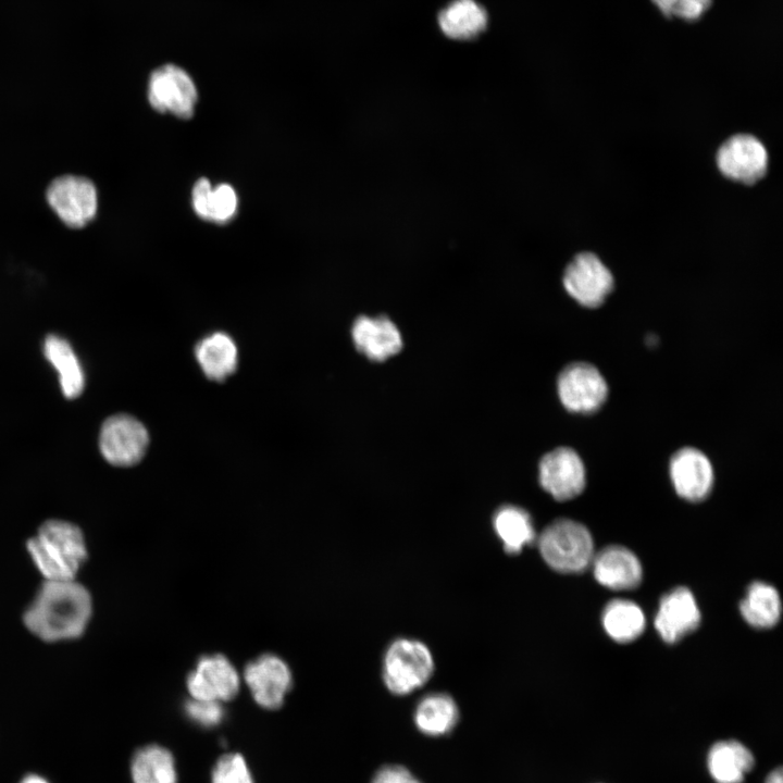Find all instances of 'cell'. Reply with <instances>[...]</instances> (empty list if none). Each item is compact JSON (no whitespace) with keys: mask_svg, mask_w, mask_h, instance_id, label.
I'll list each match as a JSON object with an SVG mask.
<instances>
[{"mask_svg":"<svg viewBox=\"0 0 783 783\" xmlns=\"http://www.w3.org/2000/svg\"><path fill=\"white\" fill-rule=\"evenodd\" d=\"M92 597L75 580L47 581L37 589L23 613L25 627L46 643L76 639L92 616Z\"/></svg>","mask_w":783,"mask_h":783,"instance_id":"6da1fadb","label":"cell"},{"mask_svg":"<svg viewBox=\"0 0 783 783\" xmlns=\"http://www.w3.org/2000/svg\"><path fill=\"white\" fill-rule=\"evenodd\" d=\"M26 551L47 581L75 580L88 551L80 527L70 521H45L26 542Z\"/></svg>","mask_w":783,"mask_h":783,"instance_id":"7a4b0ae2","label":"cell"},{"mask_svg":"<svg viewBox=\"0 0 783 783\" xmlns=\"http://www.w3.org/2000/svg\"><path fill=\"white\" fill-rule=\"evenodd\" d=\"M538 547L546 563L562 573L585 570L594 557L591 533L583 524L569 519H559L544 529Z\"/></svg>","mask_w":783,"mask_h":783,"instance_id":"3957f363","label":"cell"},{"mask_svg":"<svg viewBox=\"0 0 783 783\" xmlns=\"http://www.w3.org/2000/svg\"><path fill=\"white\" fill-rule=\"evenodd\" d=\"M433 671L432 654L419 641L399 638L386 650L383 680L386 687L396 695H407L423 686Z\"/></svg>","mask_w":783,"mask_h":783,"instance_id":"277c9868","label":"cell"},{"mask_svg":"<svg viewBox=\"0 0 783 783\" xmlns=\"http://www.w3.org/2000/svg\"><path fill=\"white\" fill-rule=\"evenodd\" d=\"M45 197L53 213L70 228L85 227L97 215L98 191L86 176L60 175L49 183Z\"/></svg>","mask_w":783,"mask_h":783,"instance_id":"5b68a950","label":"cell"},{"mask_svg":"<svg viewBox=\"0 0 783 783\" xmlns=\"http://www.w3.org/2000/svg\"><path fill=\"white\" fill-rule=\"evenodd\" d=\"M197 98L196 84L183 67L166 63L151 72L148 101L156 111L189 119L194 114Z\"/></svg>","mask_w":783,"mask_h":783,"instance_id":"8992f818","label":"cell"},{"mask_svg":"<svg viewBox=\"0 0 783 783\" xmlns=\"http://www.w3.org/2000/svg\"><path fill=\"white\" fill-rule=\"evenodd\" d=\"M149 435L144 424L128 414L108 418L100 430L99 448L103 458L116 467L138 463L146 453Z\"/></svg>","mask_w":783,"mask_h":783,"instance_id":"52a82bcc","label":"cell"},{"mask_svg":"<svg viewBox=\"0 0 783 783\" xmlns=\"http://www.w3.org/2000/svg\"><path fill=\"white\" fill-rule=\"evenodd\" d=\"M567 293L580 304L599 307L613 289V276L593 252H582L567 265L563 277Z\"/></svg>","mask_w":783,"mask_h":783,"instance_id":"ba28073f","label":"cell"},{"mask_svg":"<svg viewBox=\"0 0 783 783\" xmlns=\"http://www.w3.org/2000/svg\"><path fill=\"white\" fill-rule=\"evenodd\" d=\"M557 388L562 405L579 413L596 411L608 395L604 376L593 364L586 362L567 365L558 376Z\"/></svg>","mask_w":783,"mask_h":783,"instance_id":"9c48e42d","label":"cell"},{"mask_svg":"<svg viewBox=\"0 0 783 783\" xmlns=\"http://www.w3.org/2000/svg\"><path fill=\"white\" fill-rule=\"evenodd\" d=\"M716 161L725 177L751 185L765 176L768 153L763 144L755 136L736 134L721 145Z\"/></svg>","mask_w":783,"mask_h":783,"instance_id":"30bf717a","label":"cell"},{"mask_svg":"<svg viewBox=\"0 0 783 783\" xmlns=\"http://www.w3.org/2000/svg\"><path fill=\"white\" fill-rule=\"evenodd\" d=\"M539 483L557 500L576 497L585 487V468L571 448L559 447L539 461Z\"/></svg>","mask_w":783,"mask_h":783,"instance_id":"8fae6325","label":"cell"},{"mask_svg":"<svg viewBox=\"0 0 783 783\" xmlns=\"http://www.w3.org/2000/svg\"><path fill=\"white\" fill-rule=\"evenodd\" d=\"M240 687L236 669L222 655L202 657L187 678V689L191 698L209 701L233 699Z\"/></svg>","mask_w":783,"mask_h":783,"instance_id":"7c38bea8","label":"cell"},{"mask_svg":"<svg viewBox=\"0 0 783 783\" xmlns=\"http://www.w3.org/2000/svg\"><path fill=\"white\" fill-rule=\"evenodd\" d=\"M244 678L254 701L264 709H277L291 687L288 666L274 655H263L247 664Z\"/></svg>","mask_w":783,"mask_h":783,"instance_id":"4fadbf2b","label":"cell"},{"mask_svg":"<svg viewBox=\"0 0 783 783\" xmlns=\"http://www.w3.org/2000/svg\"><path fill=\"white\" fill-rule=\"evenodd\" d=\"M670 476L678 495L689 501L705 499L713 485L712 465L696 448H682L672 456Z\"/></svg>","mask_w":783,"mask_h":783,"instance_id":"5bb4252c","label":"cell"},{"mask_svg":"<svg viewBox=\"0 0 783 783\" xmlns=\"http://www.w3.org/2000/svg\"><path fill=\"white\" fill-rule=\"evenodd\" d=\"M700 621L696 600L686 587H676L660 601L655 627L667 643H675L694 631Z\"/></svg>","mask_w":783,"mask_h":783,"instance_id":"9a60e30c","label":"cell"},{"mask_svg":"<svg viewBox=\"0 0 783 783\" xmlns=\"http://www.w3.org/2000/svg\"><path fill=\"white\" fill-rule=\"evenodd\" d=\"M351 335L356 348L374 361H383L402 347L399 330L384 315L359 316L352 325Z\"/></svg>","mask_w":783,"mask_h":783,"instance_id":"2e32d148","label":"cell"},{"mask_svg":"<svg viewBox=\"0 0 783 783\" xmlns=\"http://www.w3.org/2000/svg\"><path fill=\"white\" fill-rule=\"evenodd\" d=\"M594 575L597 582L616 591L636 587L643 575L637 557L627 548L609 546L593 557Z\"/></svg>","mask_w":783,"mask_h":783,"instance_id":"e0dca14e","label":"cell"},{"mask_svg":"<svg viewBox=\"0 0 783 783\" xmlns=\"http://www.w3.org/2000/svg\"><path fill=\"white\" fill-rule=\"evenodd\" d=\"M488 15L475 0H453L438 14L442 32L455 40H471L487 27Z\"/></svg>","mask_w":783,"mask_h":783,"instance_id":"ac0fdd59","label":"cell"},{"mask_svg":"<svg viewBox=\"0 0 783 783\" xmlns=\"http://www.w3.org/2000/svg\"><path fill=\"white\" fill-rule=\"evenodd\" d=\"M129 774L133 783H178L175 758L159 744H147L134 751Z\"/></svg>","mask_w":783,"mask_h":783,"instance_id":"d6986e66","label":"cell"},{"mask_svg":"<svg viewBox=\"0 0 783 783\" xmlns=\"http://www.w3.org/2000/svg\"><path fill=\"white\" fill-rule=\"evenodd\" d=\"M708 770L717 783H742L755 759L742 743L730 739L712 745L707 757Z\"/></svg>","mask_w":783,"mask_h":783,"instance_id":"ffe728a7","label":"cell"},{"mask_svg":"<svg viewBox=\"0 0 783 783\" xmlns=\"http://www.w3.org/2000/svg\"><path fill=\"white\" fill-rule=\"evenodd\" d=\"M196 359L206 376L223 381L237 366V347L232 337L216 332L202 338L195 348Z\"/></svg>","mask_w":783,"mask_h":783,"instance_id":"44dd1931","label":"cell"},{"mask_svg":"<svg viewBox=\"0 0 783 783\" xmlns=\"http://www.w3.org/2000/svg\"><path fill=\"white\" fill-rule=\"evenodd\" d=\"M44 355L59 374L63 395L69 399L78 397L84 390L85 376L70 343L55 334H49L44 341Z\"/></svg>","mask_w":783,"mask_h":783,"instance_id":"7402d4cb","label":"cell"},{"mask_svg":"<svg viewBox=\"0 0 783 783\" xmlns=\"http://www.w3.org/2000/svg\"><path fill=\"white\" fill-rule=\"evenodd\" d=\"M413 720L423 734L443 736L450 733L458 723L459 709L450 695L432 693L419 701Z\"/></svg>","mask_w":783,"mask_h":783,"instance_id":"603a6c76","label":"cell"},{"mask_svg":"<svg viewBox=\"0 0 783 783\" xmlns=\"http://www.w3.org/2000/svg\"><path fill=\"white\" fill-rule=\"evenodd\" d=\"M493 525L508 554H519L535 540L532 519L520 507L506 505L499 508L494 515Z\"/></svg>","mask_w":783,"mask_h":783,"instance_id":"cb8c5ba5","label":"cell"},{"mask_svg":"<svg viewBox=\"0 0 783 783\" xmlns=\"http://www.w3.org/2000/svg\"><path fill=\"white\" fill-rule=\"evenodd\" d=\"M739 609L747 623L767 629L775 625L780 619L781 599L773 586L755 582L748 587Z\"/></svg>","mask_w":783,"mask_h":783,"instance_id":"d4e9b609","label":"cell"},{"mask_svg":"<svg viewBox=\"0 0 783 783\" xmlns=\"http://www.w3.org/2000/svg\"><path fill=\"white\" fill-rule=\"evenodd\" d=\"M602 624L612 639L619 643H629L643 633L645 616L635 602L614 599L604 610Z\"/></svg>","mask_w":783,"mask_h":783,"instance_id":"484cf974","label":"cell"},{"mask_svg":"<svg viewBox=\"0 0 783 783\" xmlns=\"http://www.w3.org/2000/svg\"><path fill=\"white\" fill-rule=\"evenodd\" d=\"M211 783H254L250 768L243 755H222L211 771Z\"/></svg>","mask_w":783,"mask_h":783,"instance_id":"4316f807","label":"cell"},{"mask_svg":"<svg viewBox=\"0 0 783 783\" xmlns=\"http://www.w3.org/2000/svg\"><path fill=\"white\" fill-rule=\"evenodd\" d=\"M237 209V196L228 184L212 188L209 200V221L223 224L229 221Z\"/></svg>","mask_w":783,"mask_h":783,"instance_id":"83f0119b","label":"cell"},{"mask_svg":"<svg viewBox=\"0 0 783 783\" xmlns=\"http://www.w3.org/2000/svg\"><path fill=\"white\" fill-rule=\"evenodd\" d=\"M184 711L191 722L201 728L217 726L225 716L221 703L194 698L185 703Z\"/></svg>","mask_w":783,"mask_h":783,"instance_id":"f1b7e54d","label":"cell"},{"mask_svg":"<svg viewBox=\"0 0 783 783\" xmlns=\"http://www.w3.org/2000/svg\"><path fill=\"white\" fill-rule=\"evenodd\" d=\"M666 16L685 21L699 18L711 5L712 0H651Z\"/></svg>","mask_w":783,"mask_h":783,"instance_id":"f546056e","label":"cell"},{"mask_svg":"<svg viewBox=\"0 0 783 783\" xmlns=\"http://www.w3.org/2000/svg\"><path fill=\"white\" fill-rule=\"evenodd\" d=\"M371 783H422L407 768L399 765H387L380 768Z\"/></svg>","mask_w":783,"mask_h":783,"instance_id":"4dcf8cb0","label":"cell"},{"mask_svg":"<svg viewBox=\"0 0 783 783\" xmlns=\"http://www.w3.org/2000/svg\"><path fill=\"white\" fill-rule=\"evenodd\" d=\"M212 187L207 178H200L192 189V204L196 213L209 221V200Z\"/></svg>","mask_w":783,"mask_h":783,"instance_id":"1f68e13d","label":"cell"},{"mask_svg":"<svg viewBox=\"0 0 783 783\" xmlns=\"http://www.w3.org/2000/svg\"><path fill=\"white\" fill-rule=\"evenodd\" d=\"M17 783H51L48 778L37 772L24 774Z\"/></svg>","mask_w":783,"mask_h":783,"instance_id":"d6a6232c","label":"cell"},{"mask_svg":"<svg viewBox=\"0 0 783 783\" xmlns=\"http://www.w3.org/2000/svg\"><path fill=\"white\" fill-rule=\"evenodd\" d=\"M766 783H783L782 769L778 768L770 772L766 779Z\"/></svg>","mask_w":783,"mask_h":783,"instance_id":"836d02e7","label":"cell"}]
</instances>
